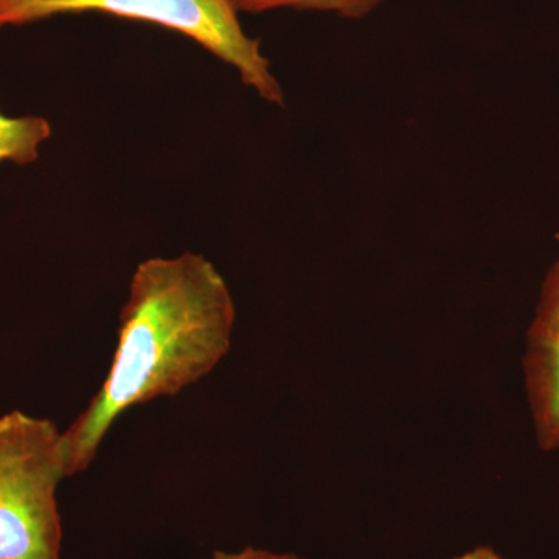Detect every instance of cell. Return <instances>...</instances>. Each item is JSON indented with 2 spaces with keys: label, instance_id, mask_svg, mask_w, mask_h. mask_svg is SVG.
I'll return each instance as SVG.
<instances>
[{
  "label": "cell",
  "instance_id": "3957f363",
  "mask_svg": "<svg viewBox=\"0 0 559 559\" xmlns=\"http://www.w3.org/2000/svg\"><path fill=\"white\" fill-rule=\"evenodd\" d=\"M87 11L178 32L237 70L264 102L285 105V92L261 51V40L242 31L231 0H0V28Z\"/></svg>",
  "mask_w": 559,
  "mask_h": 559
},
{
  "label": "cell",
  "instance_id": "6da1fadb",
  "mask_svg": "<svg viewBox=\"0 0 559 559\" xmlns=\"http://www.w3.org/2000/svg\"><path fill=\"white\" fill-rule=\"evenodd\" d=\"M234 297L212 261L194 252L142 261L121 308L108 377L62 432L66 476L90 468L116 419L131 407L207 377L229 353Z\"/></svg>",
  "mask_w": 559,
  "mask_h": 559
},
{
  "label": "cell",
  "instance_id": "277c9868",
  "mask_svg": "<svg viewBox=\"0 0 559 559\" xmlns=\"http://www.w3.org/2000/svg\"><path fill=\"white\" fill-rule=\"evenodd\" d=\"M522 377L540 451L559 450V255L540 285L525 334Z\"/></svg>",
  "mask_w": 559,
  "mask_h": 559
},
{
  "label": "cell",
  "instance_id": "52a82bcc",
  "mask_svg": "<svg viewBox=\"0 0 559 559\" xmlns=\"http://www.w3.org/2000/svg\"><path fill=\"white\" fill-rule=\"evenodd\" d=\"M209 559H304L294 554H274V551L246 547L240 551H213Z\"/></svg>",
  "mask_w": 559,
  "mask_h": 559
},
{
  "label": "cell",
  "instance_id": "7a4b0ae2",
  "mask_svg": "<svg viewBox=\"0 0 559 559\" xmlns=\"http://www.w3.org/2000/svg\"><path fill=\"white\" fill-rule=\"evenodd\" d=\"M62 432L21 411L0 417V559H61Z\"/></svg>",
  "mask_w": 559,
  "mask_h": 559
},
{
  "label": "cell",
  "instance_id": "ba28073f",
  "mask_svg": "<svg viewBox=\"0 0 559 559\" xmlns=\"http://www.w3.org/2000/svg\"><path fill=\"white\" fill-rule=\"evenodd\" d=\"M452 559H507L503 558L502 555H499L498 551L491 549V547H476V549L465 551V554L460 555V557H455Z\"/></svg>",
  "mask_w": 559,
  "mask_h": 559
},
{
  "label": "cell",
  "instance_id": "8992f818",
  "mask_svg": "<svg viewBox=\"0 0 559 559\" xmlns=\"http://www.w3.org/2000/svg\"><path fill=\"white\" fill-rule=\"evenodd\" d=\"M238 13H264V11L290 9L333 13L344 20H364L373 13L384 0H231Z\"/></svg>",
  "mask_w": 559,
  "mask_h": 559
},
{
  "label": "cell",
  "instance_id": "5b68a950",
  "mask_svg": "<svg viewBox=\"0 0 559 559\" xmlns=\"http://www.w3.org/2000/svg\"><path fill=\"white\" fill-rule=\"evenodd\" d=\"M50 135V123L43 117L11 119L0 114V164L27 165L38 160L39 146Z\"/></svg>",
  "mask_w": 559,
  "mask_h": 559
}]
</instances>
